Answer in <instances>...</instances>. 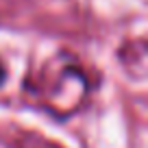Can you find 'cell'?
<instances>
[{
    "mask_svg": "<svg viewBox=\"0 0 148 148\" xmlns=\"http://www.w3.org/2000/svg\"><path fill=\"white\" fill-rule=\"evenodd\" d=\"M0 83H2V70H0Z\"/></svg>",
    "mask_w": 148,
    "mask_h": 148,
    "instance_id": "cell-1",
    "label": "cell"
}]
</instances>
